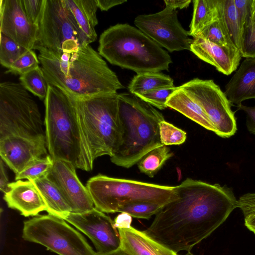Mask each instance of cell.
Wrapping results in <instances>:
<instances>
[{"label": "cell", "mask_w": 255, "mask_h": 255, "mask_svg": "<svg viewBox=\"0 0 255 255\" xmlns=\"http://www.w3.org/2000/svg\"><path fill=\"white\" fill-rule=\"evenodd\" d=\"M178 198L165 205L144 232L176 253L189 252L238 207L226 185L188 178L175 186Z\"/></svg>", "instance_id": "6da1fadb"}, {"label": "cell", "mask_w": 255, "mask_h": 255, "mask_svg": "<svg viewBox=\"0 0 255 255\" xmlns=\"http://www.w3.org/2000/svg\"><path fill=\"white\" fill-rule=\"evenodd\" d=\"M48 85L56 87L74 98L115 93L124 87L116 74L90 44L78 51L56 55L35 45Z\"/></svg>", "instance_id": "7a4b0ae2"}, {"label": "cell", "mask_w": 255, "mask_h": 255, "mask_svg": "<svg viewBox=\"0 0 255 255\" xmlns=\"http://www.w3.org/2000/svg\"><path fill=\"white\" fill-rule=\"evenodd\" d=\"M44 105L45 132L49 154L53 159L69 162L76 168L92 170L94 161L74 98L66 92L48 85Z\"/></svg>", "instance_id": "3957f363"}, {"label": "cell", "mask_w": 255, "mask_h": 255, "mask_svg": "<svg viewBox=\"0 0 255 255\" xmlns=\"http://www.w3.org/2000/svg\"><path fill=\"white\" fill-rule=\"evenodd\" d=\"M120 137L118 147L110 157L117 166L128 168L150 150L163 145L159 125L162 114L131 93L118 94Z\"/></svg>", "instance_id": "277c9868"}, {"label": "cell", "mask_w": 255, "mask_h": 255, "mask_svg": "<svg viewBox=\"0 0 255 255\" xmlns=\"http://www.w3.org/2000/svg\"><path fill=\"white\" fill-rule=\"evenodd\" d=\"M99 54L111 64L137 74L168 70V53L138 28L128 24L110 26L100 35Z\"/></svg>", "instance_id": "5b68a950"}, {"label": "cell", "mask_w": 255, "mask_h": 255, "mask_svg": "<svg viewBox=\"0 0 255 255\" xmlns=\"http://www.w3.org/2000/svg\"><path fill=\"white\" fill-rule=\"evenodd\" d=\"M117 93L74 98L79 122L92 159L112 157L119 144Z\"/></svg>", "instance_id": "8992f818"}, {"label": "cell", "mask_w": 255, "mask_h": 255, "mask_svg": "<svg viewBox=\"0 0 255 255\" xmlns=\"http://www.w3.org/2000/svg\"><path fill=\"white\" fill-rule=\"evenodd\" d=\"M86 187L95 208L105 213L119 212L124 206L133 202L147 201L165 205L178 198L176 186L100 174L90 178Z\"/></svg>", "instance_id": "52a82bcc"}, {"label": "cell", "mask_w": 255, "mask_h": 255, "mask_svg": "<svg viewBox=\"0 0 255 255\" xmlns=\"http://www.w3.org/2000/svg\"><path fill=\"white\" fill-rule=\"evenodd\" d=\"M38 106L19 82L0 83V139L46 137Z\"/></svg>", "instance_id": "ba28073f"}, {"label": "cell", "mask_w": 255, "mask_h": 255, "mask_svg": "<svg viewBox=\"0 0 255 255\" xmlns=\"http://www.w3.org/2000/svg\"><path fill=\"white\" fill-rule=\"evenodd\" d=\"M90 43L64 0H45L35 45L61 56Z\"/></svg>", "instance_id": "9c48e42d"}, {"label": "cell", "mask_w": 255, "mask_h": 255, "mask_svg": "<svg viewBox=\"0 0 255 255\" xmlns=\"http://www.w3.org/2000/svg\"><path fill=\"white\" fill-rule=\"evenodd\" d=\"M24 240L40 244L59 255H96L79 232L56 216H37L24 222Z\"/></svg>", "instance_id": "30bf717a"}, {"label": "cell", "mask_w": 255, "mask_h": 255, "mask_svg": "<svg viewBox=\"0 0 255 255\" xmlns=\"http://www.w3.org/2000/svg\"><path fill=\"white\" fill-rule=\"evenodd\" d=\"M180 87L202 108L217 135L228 138L235 134L237 128L231 103L213 80L196 78Z\"/></svg>", "instance_id": "8fae6325"}, {"label": "cell", "mask_w": 255, "mask_h": 255, "mask_svg": "<svg viewBox=\"0 0 255 255\" xmlns=\"http://www.w3.org/2000/svg\"><path fill=\"white\" fill-rule=\"evenodd\" d=\"M134 23L148 37L170 52L190 50L193 39L179 22L175 9L166 6L153 14L138 15Z\"/></svg>", "instance_id": "7c38bea8"}, {"label": "cell", "mask_w": 255, "mask_h": 255, "mask_svg": "<svg viewBox=\"0 0 255 255\" xmlns=\"http://www.w3.org/2000/svg\"><path fill=\"white\" fill-rule=\"evenodd\" d=\"M63 219L85 234L98 253H109L121 247L120 236L114 221L95 207L84 213H69Z\"/></svg>", "instance_id": "4fadbf2b"}, {"label": "cell", "mask_w": 255, "mask_h": 255, "mask_svg": "<svg viewBox=\"0 0 255 255\" xmlns=\"http://www.w3.org/2000/svg\"><path fill=\"white\" fill-rule=\"evenodd\" d=\"M53 165L47 177L58 187L71 209V212L81 213L95 207L87 187L84 186L70 162L53 159Z\"/></svg>", "instance_id": "5bb4252c"}, {"label": "cell", "mask_w": 255, "mask_h": 255, "mask_svg": "<svg viewBox=\"0 0 255 255\" xmlns=\"http://www.w3.org/2000/svg\"><path fill=\"white\" fill-rule=\"evenodd\" d=\"M0 33L28 50L34 49L38 26L29 20L21 0H0Z\"/></svg>", "instance_id": "9a60e30c"}, {"label": "cell", "mask_w": 255, "mask_h": 255, "mask_svg": "<svg viewBox=\"0 0 255 255\" xmlns=\"http://www.w3.org/2000/svg\"><path fill=\"white\" fill-rule=\"evenodd\" d=\"M47 150L46 137L10 136L0 139V158L15 175L47 155Z\"/></svg>", "instance_id": "2e32d148"}, {"label": "cell", "mask_w": 255, "mask_h": 255, "mask_svg": "<svg viewBox=\"0 0 255 255\" xmlns=\"http://www.w3.org/2000/svg\"><path fill=\"white\" fill-rule=\"evenodd\" d=\"M190 51L226 75L236 70L242 57L238 49L221 46L199 36L193 39Z\"/></svg>", "instance_id": "e0dca14e"}, {"label": "cell", "mask_w": 255, "mask_h": 255, "mask_svg": "<svg viewBox=\"0 0 255 255\" xmlns=\"http://www.w3.org/2000/svg\"><path fill=\"white\" fill-rule=\"evenodd\" d=\"M8 186L9 190L4 193L3 199L9 208L18 210L25 217L47 211L46 205L32 181L18 180L9 183Z\"/></svg>", "instance_id": "ac0fdd59"}, {"label": "cell", "mask_w": 255, "mask_h": 255, "mask_svg": "<svg viewBox=\"0 0 255 255\" xmlns=\"http://www.w3.org/2000/svg\"><path fill=\"white\" fill-rule=\"evenodd\" d=\"M225 94L237 106L255 99V58H246L225 86Z\"/></svg>", "instance_id": "d6986e66"}, {"label": "cell", "mask_w": 255, "mask_h": 255, "mask_svg": "<svg viewBox=\"0 0 255 255\" xmlns=\"http://www.w3.org/2000/svg\"><path fill=\"white\" fill-rule=\"evenodd\" d=\"M118 230L121 238V248L130 255H178L144 231L131 226Z\"/></svg>", "instance_id": "ffe728a7"}, {"label": "cell", "mask_w": 255, "mask_h": 255, "mask_svg": "<svg viewBox=\"0 0 255 255\" xmlns=\"http://www.w3.org/2000/svg\"><path fill=\"white\" fill-rule=\"evenodd\" d=\"M166 105L206 129L215 132V128L202 108L180 86L168 97Z\"/></svg>", "instance_id": "44dd1931"}, {"label": "cell", "mask_w": 255, "mask_h": 255, "mask_svg": "<svg viewBox=\"0 0 255 255\" xmlns=\"http://www.w3.org/2000/svg\"><path fill=\"white\" fill-rule=\"evenodd\" d=\"M30 181L36 186L44 200L48 214L63 219L71 212L60 190L47 177Z\"/></svg>", "instance_id": "7402d4cb"}, {"label": "cell", "mask_w": 255, "mask_h": 255, "mask_svg": "<svg viewBox=\"0 0 255 255\" xmlns=\"http://www.w3.org/2000/svg\"><path fill=\"white\" fill-rule=\"evenodd\" d=\"M189 35L195 38L218 16V0H194Z\"/></svg>", "instance_id": "603a6c76"}, {"label": "cell", "mask_w": 255, "mask_h": 255, "mask_svg": "<svg viewBox=\"0 0 255 255\" xmlns=\"http://www.w3.org/2000/svg\"><path fill=\"white\" fill-rule=\"evenodd\" d=\"M173 80L161 72H146L137 74L132 79L128 88L135 95L161 89L174 87Z\"/></svg>", "instance_id": "cb8c5ba5"}, {"label": "cell", "mask_w": 255, "mask_h": 255, "mask_svg": "<svg viewBox=\"0 0 255 255\" xmlns=\"http://www.w3.org/2000/svg\"><path fill=\"white\" fill-rule=\"evenodd\" d=\"M218 8L230 37L240 50L241 46L242 28L234 0H218Z\"/></svg>", "instance_id": "d4e9b609"}, {"label": "cell", "mask_w": 255, "mask_h": 255, "mask_svg": "<svg viewBox=\"0 0 255 255\" xmlns=\"http://www.w3.org/2000/svg\"><path fill=\"white\" fill-rule=\"evenodd\" d=\"M173 155V153L170 148L163 145L150 150L144 155L137 163V167L140 172L153 178L165 162Z\"/></svg>", "instance_id": "484cf974"}, {"label": "cell", "mask_w": 255, "mask_h": 255, "mask_svg": "<svg viewBox=\"0 0 255 255\" xmlns=\"http://www.w3.org/2000/svg\"><path fill=\"white\" fill-rule=\"evenodd\" d=\"M199 36L221 46L237 48L232 42L220 13L218 1L217 18L207 25Z\"/></svg>", "instance_id": "4316f807"}, {"label": "cell", "mask_w": 255, "mask_h": 255, "mask_svg": "<svg viewBox=\"0 0 255 255\" xmlns=\"http://www.w3.org/2000/svg\"><path fill=\"white\" fill-rule=\"evenodd\" d=\"M20 83L28 92L45 100L48 91V84L39 66L19 77Z\"/></svg>", "instance_id": "83f0119b"}, {"label": "cell", "mask_w": 255, "mask_h": 255, "mask_svg": "<svg viewBox=\"0 0 255 255\" xmlns=\"http://www.w3.org/2000/svg\"><path fill=\"white\" fill-rule=\"evenodd\" d=\"M54 163L50 154L33 161L22 171L15 175V180L26 179L28 180L47 177Z\"/></svg>", "instance_id": "f1b7e54d"}, {"label": "cell", "mask_w": 255, "mask_h": 255, "mask_svg": "<svg viewBox=\"0 0 255 255\" xmlns=\"http://www.w3.org/2000/svg\"><path fill=\"white\" fill-rule=\"evenodd\" d=\"M28 50L0 33V63L3 67L8 69Z\"/></svg>", "instance_id": "f546056e"}, {"label": "cell", "mask_w": 255, "mask_h": 255, "mask_svg": "<svg viewBox=\"0 0 255 255\" xmlns=\"http://www.w3.org/2000/svg\"><path fill=\"white\" fill-rule=\"evenodd\" d=\"M164 206L154 202L139 201L126 205L119 212L127 213L134 218L149 219L153 215H156Z\"/></svg>", "instance_id": "4dcf8cb0"}, {"label": "cell", "mask_w": 255, "mask_h": 255, "mask_svg": "<svg viewBox=\"0 0 255 255\" xmlns=\"http://www.w3.org/2000/svg\"><path fill=\"white\" fill-rule=\"evenodd\" d=\"M64 1L73 14L79 27L88 39L90 43L97 39V34L95 27L82 8L78 0H64Z\"/></svg>", "instance_id": "1f68e13d"}, {"label": "cell", "mask_w": 255, "mask_h": 255, "mask_svg": "<svg viewBox=\"0 0 255 255\" xmlns=\"http://www.w3.org/2000/svg\"><path fill=\"white\" fill-rule=\"evenodd\" d=\"M159 128L160 141L164 145H180L186 139L185 131L165 120L160 122Z\"/></svg>", "instance_id": "d6a6232c"}, {"label": "cell", "mask_w": 255, "mask_h": 255, "mask_svg": "<svg viewBox=\"0 0 255 255\" xmlns=\"http://www.w3.org/2000/svg\"><path fill=\"white\" fill-rule=\"evenodd\" d=\"M39 63L35 52L29 50L14 62L5 73L21 76L38 67Z\"/></svg>", "instance_id": "836d02e7"}, {"label": "cell", "mask_w": 255, "mask_h": 255, "mask_svg": "<svg viewBox=\"0 0 255 255\" xmlns=\"http://www.w3.org/2000/svg\"><path fill=\"white\" fill-rule=\"evenodd\" d=\"M238 207L242 211L245 225L255 234V193H246L238 200Z\"/></svg>", "instance_id": "e575fe53"}, {"label": "cell", "mask_w": 255, "mask_h": 255, "mask_svg": "<svg viewBox=\"0 0 255 255\" xmlns=\"http://www.w3.org/2000/svg\"><path fill=\"white\" fill-rule=\"evenodd\" d=\"M240 51L243 57L255 58V25L251 17L243 29Z\"/></svg>", "instance_id": "d590c367"}, {"label": "cell", "mask_w": 255, "mask_h": 255, "mask_svg": "<svg viewBox=\"0 0 255 255\" xmlns=\"http://www.w3.org/2000/svg\"><path fill=\"white\" fill-rule=\"evenodd\" d=\"M177 88L174 86L150 91L138 95L137 96L152 106L159 110H164L167 108L166 102L168 97L174 92Z\"/></svg>", "instance_id": "8d00e7d4"}, {"label": "cell", "mask_w": 255, "mask_h": 255, "mask_svg": "<svg viewBox=\"0 0 255 255\" xmlns=\"http://www.w3.org/2000/svg\"><path fill=\"white\" fill-rule=\"evenodd\" d=\"M45 0H21L23 10L33 24L38 26L43 13Z\"/></svg>", "instance_id": "74e56055"}, {"label": "cell", "mask_w": 255, "mask_h": 255, "mask_svg": "<svg viewBox=\"0 0 255 255\" xmlns=\"http://www.w3.org/2000/svg\"><path fill=\"white\" fill-rule=\"evenodd\" d=\"M242 28L243 29L252 16V0H234Z\"/></svg>", "instance_id": "f35d334b"}, {"label": "cell", "mask_w": 255, "mask_h": 255, "mask_svg": "<svg viewBox=\"0 0 255 255\" xmlns=\"http://www.w3.org/2000/svg\"><path fill=\"white\" fill-rule=\"evenodd\" d=\"M84 13L92 25L95 27L98 23L97 10L98 8L96 0H78Z\"/></svg>", "instance_id": "ab89813d"}, {"label": "cell", "mask_w": 255, "mask_h": 255, "mask_svg": "<svg viewBox=\"0 0 255 255\" xmlns=\"http://www.w3.org/2000/svg\"><path fill=\"white\" fill-rule=\"evenodd\" d=\"M237 108L246 113L247 128L251 133L255 135V106L249 107L242 104Z\"/></svg>", "instance_id": "60d3db41"}, {"label": "cell", "mask_w": 255, "mask_h": 255, "mask_svg": "<svg viewBox=\"0 0 255 255\" xmlns=\"http://www.w3.org/2000/svg\"><path fill=\"white\" fill-rule=\"evenodd\" d=\"M114 224L118 229L129 228L131 226L132 217L126 213H121L114 219Z\"/></svg>", "instance_id": "b9f144b4"}, {"label": "cell", "mask_w": 255, "mask_h": 255, "mask_svg": "<svg viewBox=\"0 0 255 255\" xmlns=\"http://www.w3.org/2000/svg\"><path fill=\"white\" fill-rule=\"evenodd\" d=\"M0 189L4 193L7 192L9 188L8 186L9 182L4 166V162L0 158Z\"/></svg>", "instance_id": "7bdbcfd3"}, {"label": "cell", "mask_w": 255, "mask_h": 255, "mask_svg": "<svg viewBox=\"0 0 255 255\" xmlns=\"http://www.w3.org/2000/svg\"><path fill=\"white\" fill-rule=\"evenodd\" d=\"M98 8L102 11H107L111 8L127 2L125 0H96Z\"/></svg>", "instance_id": "ee69618b"}, {"label": "cell", "mask_w": 255, "mask_h": 255, "mask_svg": "<svg viewBox=\"0 0 255 255\" xmlns=\"http://www.w3.org/2000/svg\"><path fill=\"white\" fill-rule=\"evenodd\" d=\"M166 6L174 9H182L187 7L191 2V0H165Z\"/></svg>", "instance_id": "f6af8a7d"}, {"label": "cell", "mask_w": 255, "mask_h": 255, "mask_svg": "<svg viewBox=\"0 0 255 255\" xmlns=\"http://www.w3.org/2000/svg\"><path fill=\"white\" fill-rule=\"evenodd\" d=\"M96 255H130L128 253L123 250L121 247L112 252L107 253H98Z\"/></svg>", "instance_id": "bcb514c9"}, {"label": "cell", "mask_w": 255, "mask_h": 255, "mask_svg": "<svg viewBox=\"0 0 255 255\" xmlns=\"http://www.w3.org/2000/svg\"><path fill=\"white\" fill-rule=\"evenodd\" d=\"M252 15L255 14V0H252L251 3Z\"/></svg>", "instance_id": "7dc6e473"}, {"label": "cell", "mask_w": 255, "mask_h": 255, "mask_svg": "<svg viewBox=\"0 0 255 255\" xmlns=\"http://www.w3.org/2000/svg\"><path fill=\"white\" fill-rule=\"evenodd\" d=\"M251 20H252L253 23L255 25V14L252 15Z\"/></svg>", "instance_id": "c3c4849f"}, {"label": "cell", "mask_w": 255, "mask_h": 255, "mask_svg": "<svg viewBox=\"0 0 255 255\" xmlns=\"http://www.w3.org/2000/svg\"><path fill=\"white\" fill-rule=\"evenodd\" d=\"M185 255H193L190 252H188V253L186 254H185Z\"/></svg>", "instance_id": "681fc988"}]
</instances>
